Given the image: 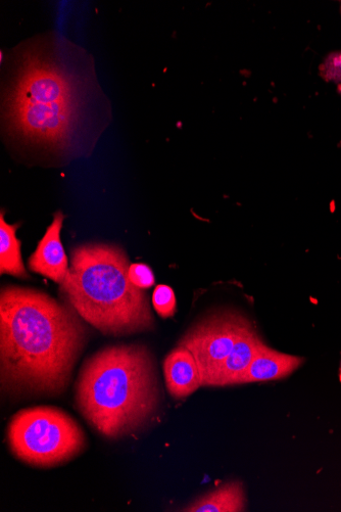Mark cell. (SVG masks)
I'll return each instance as SVG.
<instances>
[{"mask_svg":"<svg viewBox=\"0 0 341 512\" xmlns=\"http://www.w3.org/2000/svg\"><path fill=\"white\" fill-rule=\"evenodd\" d=\"M3 93L7 133L57 155L79 153L104 120L106 107L88 56L70 43L38 39L14 54Z\"/></svg>","mask_w":341,"mask_h":512,"instance_id":"1","label":"cell"},{"mask_svg":"<svg viewBox=\"0 0 341 512\" xmlns=\"http://www.w3.org/2000/svg\"><path fill=\"white\" fill-rule=\"evenodd\" d=\"M87 342L81 316L66 301L7 286L0 295V379L15 396L62 395Z\"/></svg>","mask_w":341,"mask_h":512,"instance_id":"2","label":"cell"},{"mask_svg":"<svg viewBox=\"0 0 341 512\" xmlns=\"http://www.w3.org/2000/svg\"><path fill=\"white\" fill-rule=\"evenodd\" d=\"M75 400L84 420L108 439L143 428L161 403L151 350L141 344H119L97 351L81 367Z\"/></svg>","mask_w":341,"mask_h":512,"instance_id":"3","label":"cell"},{"mask_svg":"<svg viewBox=\"0 0 341 512\" xmlns=\"http://www.w3.org/2000/svg\"><path fill=\"white\" fill-rule=\"evenodd\" d=\"M130 261L111 244H84L71 251L60 292L81 318L106 336H128L155 329L148 294L129 279Z\"/></svg>","mask_w":341,"mask_h":512,"instance_id":"4","label":"cell"},{"mask_svg":"<svg viewBox=\"0 0 341 512\" xmlns=\"http://www.w3.org/2000/svg\"><path fill=\"white\" fill-rule=\"evenodd\" d=\"M7 439L15 457L35 468L58 467L86 448L85 434L74 418L52 406L20 410L12 417Z\"/></svg>","mask_w":341,"mask_h":512,"instance_id":"5","label":"cell"},{"mask_svg":"<svg viewBox=\"0 0 341 512\" xmlns=\"http://www.w3.org/2000/svg\"><path fill=\"white\" fill-rule=\"evenodd\" d=\"M251 323L234 310L218 311L194 324L182 337L178 346L196 358L203 387L212 386L218 369Z\"/></svg>","mask_w":341,"mask_h":512,"instance_id":"6","label":"cell"},{"mask_svg":"<svg viewBox=\"0 0 341 512\" xmlns=\"http://www.w3.org/2000/svg\"><path fill=\"white\" fill-rule=\"evenodd\" d=\"M66 216L57 212L54 220L46 229L44 237L38 243L36 251L28 260L29 269L37 274L62 284L68 274L70 264L61 241V231Z\"/></svg>","mask_w":341,"mask_h":512,"instance_id":"7","label":"cell"},{"mask_svg":"<svg viewBox=\"0 0 341 512\" xmlns=\"http://www.w3.org/2000/svg\"><path fill=\"white\" fill-rule=\"evenodd\" d=\"M164 375L167 390L174 399L187 398L203 387L196 358L181 346H177L166 357Z\"/></svg>","mask_w":341,"mask_h":512,"instance_id":"8","label":"cell"},{"mask_svg":"<svg viewBox=\"0 0 341 512\" xmlns=\"http://www.w3.org/2000/svg\"><path fill=\"white\" fill-rule=\"evenodd\" d=\"M304 358L271 349L265 344L237 379L235 385L276 381L287 378L303 364Z\"/></svg>","mask_w":341,"mask_h":512,"instance_id":"9","label":"cell"},{"mask_svg":"<svg viewBox=\"0 0 341 512\" xmlns=\"http://www.w3.org/2000/svg\"><path fill=\"white\" fill-rule=\"evenodd\" d=\"M264 344L251 323L239 337L231 353L217 371L211 387L235 385L237 379L246 371L257 351Z\"/></svg>","mask_w":341,"mask_h":512,"instance_id":"10","label":"cell"},{"mask_svg":"<svg viewBox=\"0 0 341 512\" xmlns=\"http://www.w3.org/2000/svg\"><path fill=\"white\" fill-rule=\"evenodd\" d=\"M245 487L231 481L183 508L186 512H241L246 509Z\"/></svg>","mask_w":341,"mask_h":512,"instance_id":"11","label":"cell"},{"mask_svg":"<svg viewBox=\"0 0 341 512\" xmlns=\"http://www.w3.org/2000/svg\"><path fill=\"white\" fill-rule=\"evenodd\" d=\"M19 224H9L4 211L0 216V273L28 278L22 254L21 241L17 238Z\"/></svg>","mask_w":341,"mask_h":512,"instance_id":"12","label":"cell"},{"mask_svg":"<svg viewBox=\"0 0 341 512\" xmlns=\"http://www.w3.org/2000/svg\"><path fill=\"white\" fill-rule=\"evenodd\" d=\"M152 302L154 309L162 318L172 317L176 313V296L168 286H158L154 291Z\"/></svg>","mask_w":341,"mask_h":512,"instance_id":"13","label":"cell"},{"mask_svg":"<svg viewBox=\"0 0 341 512\" xmlns=\"http://www.w3.org/2000/svg\"><path fill=\"white\" fill-rule=\"evenodd\" d=\"M128 275L130 282L141 290L151 289L156 283L153 270L146 264H131Z\"/></svg>","mask_w":341,"mask_h":512,"instance_id":"14","label":"cell"},{"mask_svg":"<svg viewBox=\"0 0 341 512\" xmlns=\"http://www.w3.org/2000/svg\"><path fill=\"white\" fill-rule=\"evenodd\" d=\"M320 75L325 81L341 83V52L327 56L320 66Z\"/></svg>","mask_w":341,"mask_h":512,"instance_id":"15","label":"cell"}]
</instances>
